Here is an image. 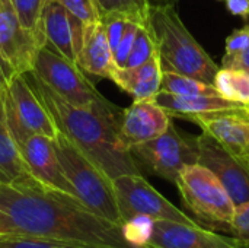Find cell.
Returning <instances> with one entry per match:
<instances>
[{
    "mask_svg": "<svg viewBox=\"0 0 249 248\" xmlns=\"http://www.w3.org/2000/svg\"><path fill=\"white\" fill-rule=\"evenodd\" d=\"M248 162H249V161H248Z\"/></svg>",
    "mask_w": 249,
    "mask_h": 248,
    "instance_id": "obj_38",
    "label": "cell"
},
{
    "mask_svg": "<svg viewBox=\"0 0 249 248\" xmlns=\"http://www.w3.org/2000/svg\"><path fill=\"white\" fill-rule=\"evenodd\" d=\"M76 66L88 75L111 79L115 70L112 50L109 47L102 20L86 25L82 45L77 51Z\"/></svg>",
    "mask_w": 249,
    "mask_h": 248,
    "instance_id": "obj_18",
    "label": "cell"
},
{
    "mask_svg": "<svg viewBox=\"0 0 249 248\" xmlns=\"http://www.w3.org/2000/svg\"><path fill=\"white\" fill-rule=\"evenodd\" d=\"M175 186L200 225L229 232L236 205L210 170L200 164L188 165L179 172Z\"/></svg>",
    "mask_w": 249,
    "mask_h": 248,
    "instance_id": "obj_5",
    "label": "cell"
},
{
    "mask_svg": "<svg viewBox=\"0 0 249 248\" xmlns=\"http://www.w3.org/2000/svg\"><path fill=\"white\" fill-rule=\"evenodd\" d=\"M0 232L95 248H131L121 225L95 215L74 196L50 189L34 177L0 184Z\"/></svg>",
    "mask_w": 249,
    "mask_h": 248,
    "instance_id": "obj_1",
    "label": "cell"
},
{
    "mask_svg": "<svg viewBox=\"0 0 249 248\" xmlns=\"http://www.w3.org/2000/svg\"><path fill=\"white\" fill-rule=\"evenodd\" d=\"M4 124L15 140L20 156L28 167L31 175L39 181L41 184L63 191L66 194L74 196L71 186L69 184L61 165L58 162L53 140L42 134H35L25 130L18 120L15 118L13 113L6 105V120ZM76 197V196H74Z\"/></svg>",
    "mask_w": 249,
    "mask_h": 248,
    "instance_id": "obj_9",
    "label": "cell"
},
{
    "mask_svg": "<svg viewBox=\"0 0 249 248\" xmlns=\"http://www.w3.org/2000/svg\"><path fill=\"white\" fill-rule=\"evenodd\" d=\"M42 47L39 39L19 19L12 0H0V58L9 73H29L38 50Z\"/></svg>",
    "mask_w": 249,
    "mask_h": 248,
    "instance_id": "obj_10",
    "label": "cell"
},
{
    "mask_svg": "<svg viewBox=\"0 0 249 248\" xmlns=\"http://www.w3.org/2000/svg\"><path fill=\"white\" fill-rule=\"evenodd\" d=\"M140 25H144V23H139L136 20H128L127 22L124 35H123L118 47L115 48V51L112 54L115 67H124L125 66L128 54H130V51L133 48V44H134V39H136V35H137V31H139Z\"/></svg>",
    "mask_w": 249,
    "mask_h": 248,
    "instance_id": "obj_29",
    "label": "cell"
},
{
    "mask_svg": "<svg viewBox=\"0 0 249 248\" xmlns=\"http://www.w3.org/2000/svg\"><path fill=\"white\" fill-rule=\"evenodd\" d=\"M160 91L178 96H222L214 85L169 70H162Z\"/></svg>",
    "mask_w": 249,
    "mask_h": 248,
    "instance_id": "obj_22",
    "label": "cell"
},
{
    "mask_svg": "<svg viewBox=\"0 0 249 248\" xmlns=\"http://www.w3.org/2000/svg\"><path fill=\"white\" fill-rule=\"evenodd\" d=\"M146 25L155 41L162 70L213 85L220 67L187 29L174 4H150Z\"/></svg>",
    "mask_w": 249,
    "mask_h": 248,
    "instance_id": "obj_3",
    "label": "cell"
},
{
    "mask_svg": "<svg viewBox=\"0 0 249 248\" xmlns=\"http://www.w3.org/2000/svg\"><path fill=\"white\" fill-rule=\"evenodd\" d=\"M54 1L64 6L71 15L79 18L86 25L99 20V15L96 13L93 3L90 0H54Z\"/></svg>",
    "mask_w": 249,
    "mask_h": 248,
    "instance_id": "obj_31",
    "label": "cell"
},
{
    "mask_svg": "<svg viewBox=\"0 0 249 248\" xmlns=\"http://www.w3.org/2000/svg\"><path fill=\"white\" fill-rule=\"evenodd\" d=\"M34 91L53 115L57 129L74 143L111 180L142 174L131 152L120 137L121 113L108 99L93 107H74L60 98L32 73H25Z\"/></svg>",
    "mask_w": 249,
    "mask_h": 248,
    "instance_id": "obj_2",
    "label": "cell"
},
{
    "mask_svg": "<svg viewBox=\"0 0 249 248\" xmlns=\"http://www.w3.org/2000/svg\"><path fill=\"white\" fill-rule=\"evenodd\" d=\"M0 82L3 85H7V82H9V73H7L3 61H1V58H0Z\"/></svg>",
    "mask_w": 249,
    "mask_h": 248,
    "instance_id": "obj_36",
    "label": "cell"
},
{
    "mask_svg": "<svg viewBox=\"0 0 249 248\" xmlns=\"http://www.w3.org/2000/svg\"><path fill=\"white\" fill-rule=\"evenodd\" d=\"M155 219L149 216H133L121 224V231L125 243L131 248H149V241L153 234Z\"/></svg>",
    "mask_w": 249,
    "mask_h": 248,
    "instance_id": "obj_25",
    "label": "cell"
},
{
    "mask_svg": "<svg viewBox=\"0 0 249 248\" xmlns=\"http://www.w3.org/2000/svg\"><path fill=\"white\" fill-rule=\"evenodd\" d=\"M245 108H247V111L249 113V105H245Z\"/></svg>",
    "mask_w": 249,
    "mask_h": 248,
    "instance_id": "obj_37",
    "label": "cell"
},
{
    "mask_svg": "<svg viewBox=\"0 0 249 248\" xmlns=\"http://www.w3.org/2000/svg\"><path fill=\"white\" fill-rule=\"evenodd\" d=\"M32 177L4 123H0V184H16Z\"/></svg>",
    "mask_w": 249,
    "mask_h": 248,
    "instance_id": "obj_20",
    "label": "cell"
},
{
    "mask_svg": "<svg viewBox=\"0 0 249 248\" xmlns=\"http://www.w3.org/2000/svg\"><path fill=\"white\" fill-rule=\"evenodd\" d=\"M153 54H156V47H155V41L152 38V34L147 28V25H140L133 48L128 54L127 63L124 67H136L140 66L143 63H146Z\"/></svg>",
    "mask_w": 249,
    "mask_h": 248,
    "instance_id": "obj_27",
    "label": "cell"
},
{
    "mask_svg": "<svg viewBox=\"0 0 249 248\" xmlns=\"http://www.w3.org/2000/svg\"><path fill=\"white\" fill-rule=\"evenodd\" d=\"M232 15L241 16L244 19L249 18V0H222Z\"/></svg>",
    "mask_w": 249,
    "mask_h": 248,
    "instance_id": "obj_34",
    "label": "cell"
},
{
    "mask_svg": "<svg viewBox=\"0 0 249 248\" xmlns=\"http://www.w3.org/2000/svg\"><path fill=\"white\" fill-rule=\"evenodd\" d=\"M0 248H95L25 234L0 232Z\"/></svg>",
    "mask_w": 249,
    "mask_h": 248,
    "instance_id": "obj_26",
    "label": "cell"
},
{
    "mask_svg": "<svg viewBox=\"0 0 249 248\" xmlns=\"http://www.w3.org/2000/svg\"><path fill=\"white\" fill-rule=\"evenodd\" d=\"M249 45V25L244 28H239L233 31L228 38L225 44V56H233L238 53H242Z\"/></svg>",
    "mask_w": 249,
    "mask_h": 248,
    "instance_id": "obj_32",
    "label": "cell"
},
{
    "mask_svg": "<svg viewBox=\"0 0 249 248\" xmlns=\"http://www.w3.org/2000/svg\"><path fill=\"white\" fill-rule=\"evenodd\" d=\"M29 73L74 107H93L107 99L74 63L58 54L48 44L38 50Z\"/></svg>",
    "mask_w": 249,
    "mask_h": 248,
    "instance_id": "obj_6",
    "label": "cell"
},
{
    "mask_svg": "<svg viewBox=\"0 0 249 248\" xmlns=\"http://www.w3.org/2000/svg\"><path fill=\"white\" fill-rule=\"evenodd\" d=\"M99 19L107 15H123L139 23L147 22L149 0H90Z\"/></svg>",
    "mask_w": 249,
    "mask_h": 248,
    "instance_id": "obj_23",
    "label": "cell"
},
{
    "mask_svg": "<svg viewBox=\"0 0 249 248\" xmlns=\"http://www.w3.org/2000/svg\"><path fill=\"white\" fill-rule=\"evenodd\" d=\"M112 186L123 222L133 216L142 215L155 221L198 224L194 218L178 209L165 196H162L142 174L120 175L112 180Z\"/></svg>",
    "mask_w": 249,
    "mask_h": 248,
    "instance_id": "obj_8",
    "label": "cell"
},
{
    "mask_svg": "<svg viewBox=\"0 0 249 248\" xmlns=\"http://www.w3.org/2000/svg\"><path fill=\"white\" fill-rule=\"evenodd\" d=\"M111 80L131 95L134 101L152 99L160 91L162 82V66L158 51L140 66L115 67Z\"/></svg>",
    "mask_w": 249,
    "mask_h": 248,
    "instance_id": "obj_19",
    "label": "cell"
},
{
    "mask_svg": "<svg viewBox=\"0 0 249 248\" xmlns=\"http://www.w3.org/2000/svg\"><path fill=\"white\" fill-rule=\"evenodd\" d=\"M171 124L172 117L153 98L134 101L121 113L120 137L125 148L131 149L163 134Z\"/></svg>",
    "mask_w": 249,
    "mask_h": 248,
    "instance_id": "obj_14",
    "label": "cell"
},
{
    "mask_svg": "<svg viewBox=\"0 0 249 248\" xmlns=\"http://www.w3.org/2000/svg\"><path fill=\"white\" fill-rule=\"evenodd\" d=\"M228 234L235 237L245 247L249 248V200L236 206Z\"/></svg>",
    "mask_w": 249,
    "mask_h": 248,
    "instance_id": "obj_28",
    "label": "cell"
},
{
    "mask_svg": "<svg viewBox=\"0 0 249 248\" xmlns=\"http://www.w3.org/2000/svg\"><path fill=\"white\" fill-rule=\"evenodd\" d=\"M6 98H7L6 85L0 82V123H4L6 120Z\"/></svg>",
    "mask_w": 249,
    "mask_h": 248,
    "instance_id": "obj_35",
    "label": "cell"
},
{
    "mask_svg": "<svg viewBox=\"0 0 249 248\" xmlns=\"http://www.w3.org/2000/svg\"><path fill=\"white\" fill-rule=\"evenodd\" d=\"M130 152L149 172L174 184L185 167L198 162L196 137L182 136L174 123L163 134L133 146Z\"/></svg>",
    "mask_w": 249,
    "mask_h": 248,
    "instance_id": "obj_7",
    "label": "cell"
},
{
    "mask_svg": "<svg viewBox=\"0 0 249 248\" xmlns=\"http://www.w3.org/2000/svg\"><path fill=\"white\" fill-rule=\"evenodd\" d=\"M50 1L51 0H12V4L19 19L22 20L23 26L28 28L32 34H35V37L39 39L42 45L47 44V39L42 32L41 19H42L44 9Z\"/></svg>",
    "mask_w": 249,
    "mask_h": 248,
    "instance_id": "obj_24",
    "label": "cell"
},
{
    "mask_svg": "<svg viewBox=\"0 0 249 248\" xmlns=\"http://www.w3.org/2000/svg\"><path fill=\"white\" fill-rule=\"evenodd\" d=\"M41 26L47 44L76 64V57L82 45L86 23L71 15L64 6L51 0L44 9Z\"/></svg>",
    "mask_w": 249,
    "mask_h": 248,
    "instance_id": "obj_15",
    "label": "cell"
},
{
    "mask_svg": "<svg viewBox=\"0 0 249 248\" xmlns=\"http://www.w3.org/2000/svg\"><path fill=\"white\" fill-rule=\"evenodd\" d=\"M149 248H247L232 235L219 234L200 224L155 221Z\"/></svg>",
    "mask_w": 249,
    "mask_h": 248,
    "instance_id": "obj_13",
    "label": "cell"
},
{
    "mask_svg": "<svg viewBox=\"0 0 249 248\" xmlns=\"http://www.w3.org/2000/svg\"><path fill=\"white\" fill-rule=\"evenodd\" d=\"M222 67H231V69H244L249 72V45L238 54L233 56H223Z\"/></svg>",
    "mask_w": 249,
    "mask_h": 248,
    "instance_id": "obj_33",
    "label": "cell"
},
{
    "mask_svg": "<svg viewBox=\"0 0 249 248\" xmlns=\"http://www.w3.org/2000/svg\"><path fill=\"white\" fill-rule=\"evenodd\" d=\"M6 89V105L25 130L50 139H54L58 134L53 115L34 91L26 75H13L7 82Z\"/></svg>",
    "mask_w": 249,
    "mask_h": 248,
    "instance_id": "obj_12",
    "label": "cell"
},
{
    "mask_svg": "<svg viewBox=\"0 0 249 248\" xmlns=\"http://www.w3.org/2000/svg\"><path fill=\"white\" fill-rule=\"evenodd\" d=\"M196 124L213 136L231 153L249 161V113L247 108L213 114L200 118Z\"/></svg>",
    "mask_w": 249,
    "mask_h": 248,
    "instance_id": "obj_16",
    "label": "cell"
},
{
    "mask_svg": "<svg viewBox=\"0 0 249 248\" xmlns=\"http://www.w3.org/2000/svg\"><path fill=\"white\" fill-rule=\"evenodd\" d=\"M104 26H105V32H107V38H108V42H109V47L112 50V54L115 51V48L118 47L123 35H124V31H125V26H127V22L131 20L123 15H107V16H102L101 18Z\"/></svg>",
    "mask_w": 249,
    "mask_h": 248,
    "instance_id": "obj_30",
    "label": "cell"
},
{
    "mask_svg": "<svg viewBox=\"0 0 249 248\" xmlns=\"http://www.w3.org/2000/svg\"><path fill=\"white\" fill-rule=\"evenodd\" d=\"M213 85L223 98L244 105H249L248 70L220 67L219 72L216 73Z\"/></svg>",
    "mask_w": 249,
    "mask_h": 248,
    "instance_id": "obj_21",
    "label": "cell"
},
{
    "mask_svg": "<svg viewBox=\"0 0 249 248\" xmlns=\"http://www.w3.org/2000/svg\"><path fill=\"white\" fill-rule=\"evenodd\" d=\"M200 165L210 170L228 190L236 206L249 200V162L244 161L226 148H223L213 136L203 132L196 137Z\"/></svg>",
    "mask_w": 249,
    "mask_h": 248,
    "instance_id": "obj_11",
    "label": "cell"
},
{
    "mask_svg": "<svg viewBox=\"0 0 249 248\" xmlns=\"http://www.w3.org/2000/svg\"><path fill=\"white\" fill-rule=\"evenodd\" d=\"M51 140L61 170L71 186L76 199L95 215L121 225L123 218L118 209L112 180L63 133L58 132Z\"/></svg>",
    "mask_w": 249,
    "mask_h": 248,
    "instance_id": "obj_4",
    "label": "cell"
},
{
    "mask_svg": "<svg viewBox=\"0 0 249 248\" xmlns=\"http://www.w3.org/2000/svg\"><path fill=\"white\" fill-rule=\"evenodd\" d=\"M153 99L172 117L197 123L200 118L245 108L244 104L229 101L223 96H178L159 91Z\"/></svg>",
    "mask_w": 249,
    "mask_h": 248,
    "instance_id": "obj_17",
    "label": "cell"
}]
</instances>
